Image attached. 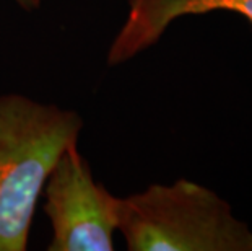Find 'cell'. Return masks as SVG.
<instances>
[{
	"mask_svg": "<svg viewBox=\"0 0 252 251\" xmlns=\"http://www.w3.org/2000/svg\"><path fill=\"white\" fill-rule=\"evenodd\" d=\"M82 117L23 95L0 97V251L28 248L37 199L59 157L77 145Z\"/></svg>",
	"mask_w": 252,
	"mask_h": 251,
	"instance_id": "obj_1",
	"label": "cell"
},
{
	"mask_svg": "<svg viewBox=\"0 0 252 251\" xmlns=\"http://www.w3.org/2000/svg\"><path fill=\"white\" fill-rule=\"evenodd\" d=\"M15 2H17L23 10H28V12L36 10L41 5V0H15Z\"/></svg>",
	"mask_w": 252,
	"mask_h": 251,
	"instance_id": "obj_5",
	"label": "cell"
},
{
	"mask_svg": "<svg viewBox=\"0 0 252 251\" xmlns=\"http://www.w3.org/2000/svg\"><path fill=\"white\" fill-rule=\"evenodd\" d=\"M52 238L49 251H111L117 230V201L101 183L77 145L56 162L42 188Z\"/></svg>",
	"mask_w": 252,
	"mask_h": 251,
	"instance_id": "obj_3",
	"label": "cell"
},
{
	"mask_svg": "<svg viewBox=\"0 0 252 251\" xmlns=\"http://www.w3.org/2000/svg\"><path fill=\"white\" fill-rule=\"evenodd\" d=\"M117 230L130 251H252V232L217 193L189 179L119 197Z\"/></svg>",
	"mask_w": 252,
	"mask_h": 251,
	"instance_id": "obj_2",
	"label": "cell"
},
{
	"mask_svg": "<svg viewBox=\"0 0 252 251\" xmlns=\"http://www.w3.org/2000/svg\"><path fill=\"white\" fill-rule=\"evenodd\" d=\"M215 10L239 13L252 23V0H128L127 18L109 47L108 64L117 66L148 49L174 20Z\"/></svg>",
	"mask_w": 252,
	"mask_h": 251,
	"instance_id": "obj_4",
	"label": "cell"
}]
</instances>
